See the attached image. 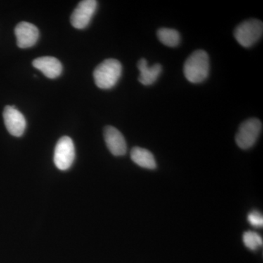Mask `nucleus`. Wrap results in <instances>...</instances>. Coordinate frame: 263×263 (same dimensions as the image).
<instances>
[{"label":"nucleus","instance_id":"obj_13","mask_svg":"<svg viewBox=\"0 0 263 263\" xmlns=\"http://www.w3.org/2000/svg\"><path fill=\"white\" fill-rule=\"evenodd\" d=\"M157 37L164 46L168 47H176L181 41L179 32L176 29L161 28L157 31Z\"/></svg>","mask_w":263,"mask_h":263},{"label":"nucleus","instance_id":"obj_14","mask_svg":"<svg viewBox=\"0 0 263 263\" xmlns=\"http://www.w3.org/2000/svg\"><path fill=\"white\" fill-rule=\"evenodd\" d=\"M243 241L246 247L252 251L257 250L262 246V238L258 233L253 231L245 232Z\"/></svg>","mask_w":263,"mask_h":263},{"label":"nucleus","instance_id":"obj_15","mask_svg":"<svg viewBox=\"0 0 263 263\" xmlns=\"http://www.w3.org/2000/svg\"><path fill=\"white\" fill-rule=\"evenodd\" d=\"M247 219H248L249 224L255 228H262L263 226L262 214L257 211H253V212L249 213L247 216Z\"/></svg>","mask_w":263,"mask_h":263},{"label":"nucleus","instance_id":"obj_9","mask_svg":"<svg viewBox=\"0 0 263 263\" xmlns=\"http://www.w3.org/2000/svg\"><path fill=\"white\" fill-rule=\"evenodd\" d=\"M104 138L110 153L119 157L125 155L127 152V143L122 133L117 128L107 126L104 129Z\"/></svg>","mask_w":263,"mask_h":263},{"label":"nucleus","instance_id":"obj_2","mask_svg":"<svg viewBox=\"0 0 263 263\" xmlns=\"http://www.w3.org/2000/svg\"><path fill=\"white\" fill-rule=\"evenodd\" d=\"M122 66L120 62L108 59L100 63L94 71L97 86L102 89H110L116 86L122 76Z\"/></svg>","mask_w":263,"mask_h":263},{"label":"nucleus","instance_id":"obj_1","mask_svg":"<svg viewBox=\"0 0 263 263\" xmlns=\"http://www.w3.org/2000/svg\"><path fill=\"white\" fill-rule=\"evenodd\" d=\"M210 63L208 53L203 50H197L188 57L183 65V73L190 82L200 84L206 80Z\"/></svg>","mask_w":263,"mask_h":263},{"label":"nucleus","instance_id":"obj_8","mask_svg":"<svg viewBox=\"0 0 263 263\" xmlns=\"http://www.w3.org/2000/svg\"><path fill=\"white\" fill-rule=\"evenodd\" d=\"M15 34L18 47L28 48L32 47L37 43L39 30L34 24L22 22L15 27Z\"/></svg>","mask_w":263,"mask_h":263},{"label":"nucleus","instance_id":"obj_6","mask_svg":"<svg viewBox=\"0 0 263 263\" xmlns=\"http://www.w3.org/2000/svg\"><path fill=\"white\" fill-rule=\"evenodd\" d=\"M98 6V2L95 0H83L74 10L70 17L72 27L76 29L86 28L94 15Z\"/></svg>","mask_w":263,"mask_h":263},{"label":"nucleus","instance_id":"obj_12","mask_svg":"<svg viewBox=\"0 0 263 263\" xmlns=\"http://www.w3.org/2000/svg\"><path fill=\"white\" fill-rule=\"evenodd\" d=\"M130 157L135 163L143 168L155 170L157 167L155 157L146 148L134 147L131 151Z\"/></svg>","mask_w":263,"mask_h":263},{"label":"nucleus","instance_id":"obj_10","mask_svg":"<svg viewBox=\"0 0 263 263\" xmlns=\"http://www.w3.org/2000/svg\"><path fill=\"white\" fill-rule=\"evenodd\" d=\"M32 65L37 70H41L48 79H57L62 73L61 62L55 57H40L32 62Z\"/></svg>","mask_w":263,"mask_h":263},{"label":"nucleus","instance_id":"obj_11","mask_svg":"<svg viewBox=\"0 0 263 263\" xmlns=\"http://www.w3.org/2000/svg\"><path fill=\"white\" fill-rule=\"evenodd\" d=\"M138 68L140 71L138 80L145 86H150L155 84L162 71V66L160 64H155L152 67H148L146 60L145 59L139 60Z\"/></svg>","mask_w":263,"mask_h":263},{"label":"nucleus","instance_id":"obj_5","mask_svg":"<svg viewBox=\"0 0 263 263\" xmlns=\"http://www.w3.org/2000/svg\"><path fill=\"white\" fill-rule=\"evenodd\" d=\"M76 152L73 141L70 137H62L55 147L53 161L57 168L66 171L70 168L75 160Z\"/></svg>","mask_w":263,"mask_h":263},{"label":"nucleus","instance_id":"obj_3","mask_svg":"<svg viewBox=\"0 0 263 263\" xmlns=\"http://www.w3.org/2000/svg\"><path fill=\"white\" fill-rule=\"evenodd\" d=\"M262 33V22L257 19H250L242 22L235 28L234 36L240 46L249 48L260 39Z\"/></svg>","mask_w":263,"mask_h":263},{"label":"nucleus","instance_id":"obj_4","mask_svg":"<svg viewBox=\"0 0 263 263\" xmlns=\"http://www.w3.org/2000/svg\"><path fill=\"white\" fill-rule=\"evenodd\" d=\"M262 128V122L258 119L252 118L246 120L240 124L235 136L237 145L241 149L252 148L258 139Z\"/></svg>","mask_w":263,"mask_h":263},{"label":"nucleus","instance_id":"obj_7","mask_svg":"<svg viewBox=\"0 0 263 263\" xmlns=\"http://www.w3.org/2000/svg\"><path fill=\"white\" fill-rule=\"evenodd\" d=\"M5 127L10 135L21 137L27 127L25 118L15 106H6L3 112Z\"/></svg>","mask_w":263,"mask_h":263}]
</instances>
